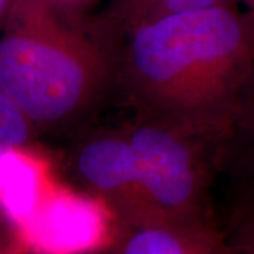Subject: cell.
Masks as SVG:
<instances>
[{"instance_id": "6da1fadb", "label": "cell", "mask_w": 254, "mask_h": 254, "mask_svg": "<svg viewBox=\"0 0 254 254\" xmlns=\"http://www.w3.org/2000/svg\"><path fill=\"white\" fill-rule=\"evenodd\" d=\"M100 40L109 48L113 91L134 113L218 130L230 126L254 66V17L237 3L164 16Z\"/></svg>"}, {"instance_id": "4fadbf2b", "label": "cell", "mask_w": 254, "mask_h": 254, "mask_svg": "<svg viewBox=\"0 0 254 254\" xmlns=\"http://www.w3.org/2000/svg\"><path fill=\"white\" fill-rule=\"evenodd\" d=\"M237 4L254 17V0H236Z\"/></svg>"}, {"instance_id": "8fae6325", "label": "cell", "mask_w": 254, "mask_h": 254, "mask_svg": "<svg viewBox=\"0 0 254 254\" xmlns=\"http://www.w3.org/2000/svg\"><path fill=\"white\" fill-rule=\"evenodd\" d=\"M17 240L13 237L9 230L0 226V254L14 253L17 252Z\"/></svg>"}, {"instance_id": "30bf717a", "label": "cell", "mask_w": 254, "mask_h": 254, "mask_svg": "<svg viewBox=\"0 0 254 254\" xmlns=\"http://www.w3.org/2000/svg\"><path fill=\"white\" fill-rule=\"evenodd\" d=\"M48 1L63 17L76 24H85L88 11L98 3V0H48Z\"/></svg>"}, {"instance_id": "3957f363", "label": "cell", "mask_w": 254, "mask_h": 254, "mask_svg": "<svg viewBox=\"0 0 254 254\" xmlns=\"http://www.w3.org/2000/svg\"><path fill=\"white\" fill-rule=\"evenodd\" d=\"M122 127L134 150L148 216H212L209 192L220 173L226 130L141 113Z\"/></svg>"}, {"instance_id": "7a4b0ae2", "label": "cell", "mask_w": 254, "mask_h": 254, "mask_svg": "<svg viewBox=\"0 0 254 254\" xmlns=\"http://www.w3.org/2000/svg\"><path fill=\"white\" fill-rule=\"evenodd\" d=\"M0 89L38 133L76 128L113 91L109 48L48 0H14L0 27Z\"/></svg>"}, {"instance_id": "7c38bea8", "label": "cell", "mask_w": 254, "mask_h": 254, "mask_svg": "<svg viewBox=\"0 0 254 254\" xmlns=\"http://www.w3.org/2000/svg\"><path fill=\"white\" fill-rule=\"evenodd\" d=\"M13 1H14V0H0V27H1L4 18L7 16L10 7H11V4H13Z\"/></svg>"}, {"instance_id": "52a82bcc", "label": "cell", "mask_w": 254, "mask_h": 254, "mask_svg": "<svg viewBox=\"0 0 254 254\" xmlns=\"http://www.w3.org/2000/svg\"><path fill=\"white\" fill-rule=\"evenodd\" d=\"M235 3L236 0H113L99 21L89 27L100 38H112L137 24L164 16Z\"/></svg>"}, {"instance_id": "5b68a950", "label": "cell", "mask_w": 254, "mask_h": 254, "mask_svg": "<svg viewBox=\"0 0 254 254\" xmlns=\"http://www.w3.org/2000/svg\"><path fill=\"white\" fill-rule=\"evenodd\" d=\"M109 249L118 254H230L213 216L151 215L118 222Z\"/></svg>"}, {"instance_id": "277c9868", "label": "cell", "mask_w": 254, "mask_h": 254, "mask_svg": "<svg viewBox=\"0 0 254 254\" xmlns=\"http://www.w3.org/2000/svg\"><path fill=\"white\" fill-rule=\"evenodd\" d=\"M72 168L82 185L113 210L118 222L148 216L134 150L123 127L86 131L73 148Z\"/></svg>"}, {"instance_id": "ba28073f", "label": "cell", "mask_w": 254, "mask_h": 254, "mask_svg": "<svg viewBox=\"0 0 254 254\" xmlns=\"http://www.w3.org/2000/svg\"><path fill=\"white\" fill-rule=\"evenodd\" d=\"M230 254H254V187H237L220 226Z\"/></svg>"}, {"instance_id": "8992f818", "label": "cell", "mask_w": 254, "mask_h": 254, "mask_svg": "<svg viewBox=\"0 0 254 254\" xmlns=\"http://www.w3.org/2000/svg\"><path fill=\"white\" fill-rule=\"evenodd\" d=\"M220 173L229 175L233 188L254 187V66L225 134Z\"/></svg>"}, {"instance_id": "9c48e42d", "label": "cell", "mask_w": 254, "mask_h": 254, "mask_svg": "<svg viewBox=\"0 0 254 254\" xmlns=\"http://www.w3.org/2000/svg\"><path fill=\"white\" fill-rule=\"evenodd\" d=\"M37 133L27 116L0 89V158L27 147Z\"/></svg>"}]
</instances>
